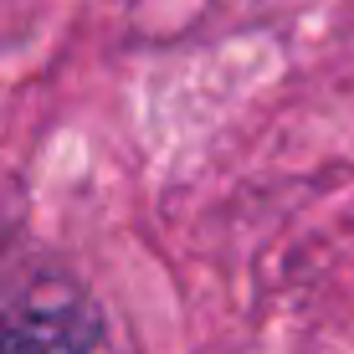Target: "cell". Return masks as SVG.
Here are the masks:
<instances>
[{"instance_id":"cell-1","label":"cell","mask_w":354,"mask_h":354,"mask_svg":"<svg viewBox=\"0 0 354 354\" xmlns=\"http://www.w3.org/2000/svg\"><path fill=\"white\" fill-rule=\"evenodd\" d=\"M97 292L31 231L21 180L0 175V354H97Z\"/></svg>"}]
</instances>
